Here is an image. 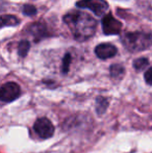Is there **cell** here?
Listing matches in <instances>:
<instances>
[{
    "instance_id": "7c38bea8",
    "label": "cell",
    "mask_w": 152,
    "mask_h": 153,
    "mask_svg": "<svg viewBox=\"0 0 152 153\" xmlns=\"http://www.w3.org/2000/svg\"><path fill=\"white\" fill-rule=\"evenodd\" d=\"M108 105V102L106 99L102 98V97L98 98L97 99V113L98 114H103L104 111H105Z\"/></svg>"
},
{
    "instance_id": "6da1fadb",
    "label": "cell",
    "mask_w": 152,
    "mask_h": 153,
    "mask_svg": "<svg viewBox=\"0 0 152 153\" xmlns=\"http://www.w3.org/2000/svg\"><path fill=\"white\" fill-rule=\"evenodd\" d=\"M64 21L77 41H85L95 34L97 22L87 13L71 10L65 15Z\"/></svg>"
},
{
    "instance_id": "5b68a950",
    "label": "cell",
    "mask_w": 152,
    "mask_h": 153,
    "mask_svg": "<svg viewBox=\"0 0 152 153\" xmlns=\"http://www.w3.org/2000/svg\"><path fill=\"white\" fill-rule=\"evenodd\" d=\"M21 94V89L16 82H6L2 85L0 91V99L3 102H12Z\"/></svg>"
},
{
    "instance_id": "8992f818",
    "label": "cell",
    "mask_w": 152,
    "mask_h": 153,
    "mask_svg": "<svg viewBox=\"0 0 152 153\" xmlns=\"http://www.w3.org/2000/svg\"><path fill=\"white\" fill-rule=\"evenodd\" d=\"M102 30L105 34H117L121 31L122 23L115 19L112 15H106L102 19Z\"/></svg>"
},
{
    "instance_id": "ba28073f",
    "label": "cell",
    "mask_w": 152,
    "mask_h": 153,
    "mask_svg": "<svg viewBox=\"0 0 152 153\" xmlns=\"http://www.w3.org/2000/svg\"><path fill=\"white\" fill-rule=\"evenodd\" d=\"M29 32L31 33V36L36 39V41L41 40L42 38L47 36V29L45 27V25H43L42 23H38V24H33L30 26Z\"/></svg>"
},
{
    "instance_id": "9a60e30c",
    "label": "cell",
    "mask_w": 152,
    "mask_h": 153,
    "mask_svg": "<svg viewBox=\"0 0 152 153\" xmlns=\"http://www.w3.org/2000/svg\"><path fill=\"white\" fill-rule=\"evenodd\" d=\"M70 64H71V55L66 54L65 59H64V62H63V72L64 73H67L68 71H69Z\"/></svg>"
},
{
    "instance_id": "30bf717a",
    "label": "cell",
    "mask_w": 152,
    "mask_h": 153,
    "mask_svg": "<svg viewBox=\"0 0 152 153\" xmlns=\"http://www.w3.org/2000/svg\"><path fill=\"white\" fill-rule=\"evenodd\" d=\"M29 48H30V44H29L28 41L26 40H23L21 41L20 43H19L18 45V53L20 56L24 57L27 55V53H28L29 51Z\"/></svg>"
},
{
    "instance_id": "3957f363",
    "label": "cell",
    "mask_w": 152,
    "mask_h": 153,
    "mask_svg": "<svg viewBox=\"0 0 152 153\" xmlns=\"http://www.w3.org/2000/svg\"><path fill=\"white\" fill-rule=\"evenodd\" d=\"M78 7L87 8L96 16H103L108 10V4L105 0H80L76 3Z\"/></svg>"
},
{
    "instance_id": "4fadbf2b",
    "label": "cell",
    "mask_w": 152,
    "mask_h": 153,
    "mask_svg": "<svg viewBox=\"0 0 152 153\" xmlns=\"http://www.w3.org/2000/svg\"><path fill=\"white\" fill-rule=\"evenodd\" d=\"M147 65H148V61H147V59H138L133 62V67L138 71L144 69Z\"/></svg>"
},
{
    "instance_id": "2e32d148",
    "label": "cell",
    "mask_w": 152,
    "mask_h": 153,
    "mask_svg": "<svg viewBox=\"0 0 152 153\" xmlns=\"http://www.w3.org/2000/svg\"><path fill=\"white\" fill-rule=\"evenodd\" d=\"M144 77H145V81H146L149 85H152V67L149 68L148 70L145 72Z\"/></svg>"
},
{
    "instance_id": "9c48e42d",
    "label": "cell",
    "mask_w": 152,
    "mask_h": 153,
    "mask_svg": "<svg viewBox=\"0 0 152 153\" xmlns=\"http://www.w3.org/2000/svg\"><path fill=\"white\" fill-rule=\"evenodd\" d=\"M19 22H20L19 19L15 16H10V15L2 16V26H15V25H18Z\"/></svg>"
},
{
    "instance_id": "277c9868",
    "label": "cell",
    "mask_w": 152,
    "mask_h": 153,
    "mask_svg": "<svg viewBox=\"0 0 152 153\" xmlns=\"http://www.w3.org/2000/svg\"><path fill=\"white\" fill-rule=\"evenodd\" d=\"M33 130L42 139L51 137L54 133V126L47 118H40L33 124Z\"/></svg>"
},
{
    "instance_id": "52a82bcc",
    "label": "cell",
    "mask_w": 152,
    "mask_h": 153,
    "mask_svg": "<svg viewBox=\"0 0 152 153\" xmlns=\"http://www.w3.org/2000/svg\"><path fill=\"white\" fill-rule=\"evenodd\" d=\"M95 53L99 59H110V57H114L117 54V48L112 44L103 43V44H100L96 47Z\"/></svg>"
},
{
    "instance_id": "8fae6325",
    "label": "cell",
    "mask_w": 152,
    "mask_h": 153,
    "mask_svg": "<svg viewBox=\"0 0 152 153\" xmlns=\"http://www.w3.org/2000/svg\"><path fill=\"white\" fill-rule=\"evenodd\" d=\"M124 74V68L121 65H113L110 67V75L113 78H121Z\"/></svg>"
},
{
    "instance_id": "7a4b0ae2",
    "label": "cell",
    "mask_w": 152,
    "mask_h": 153,
    "mask_svg": "<svg viewBox=\"0 0 152 153\" xmlns=\"http://www.w3.org/2000/svg\"><path fill=\"white\" fill-rule=\"evenodd\" d=\"M123 45L130 52H140L146 50L152 45V36L142 31L129 32L123 36Z\"/></svg>"
},
{
    "instance_id": "5bb4252c",
    "label": "cell",
    "mask_w": 152,
    "mask_h": 153,
    "mask_svg": "<svg viewBox=\"0 0 152 153\" xmlns=\"http://www.w3.org/2000/svg\"><path fill=\"white\" fill-rule=\"evenodd\" d=\"M23 14L26 15V16H33V15L37 14V8L33 5H30V4H26L23 7Z\"/></svg>"
}]
</instances>
